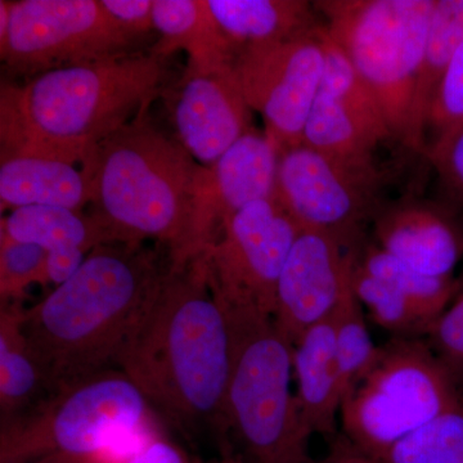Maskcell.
<instances>
[{"mask_svg": "<svg viewBox=\"0 0 463 463\" xmlns=\"http://www.w3.org/2000/svg\"><path fill=\"white\" fill-rule=\"evenodd\" d=\"M115 364L176 430L227 434L230 328L199 258L167 264Z\"/></svg>", "mask_w": 463, "mask_h": 463, "instance_id": "1", "label": "cell"}, {"mask_svg": "<svg viewBox=\"0 0 463 463\" xmlns=\"http://www.w3.org/2000/svg\"><path fill=\"white\" fill-rule=\"evenodd\" d=\"M165 269L142 243H103L41 303L17 307L18 328L47 397L115 364Z\"/></svg>", "mask_w": 463, "mask_h": 463, "instance_id": "2", "label": "cell"}, {"mask_svg": "<svg viewBox=\"0 0 463 463\" xmlns=\"http://www.w3.org/2000/svg\"><path fill=\"white\" fill-rule=\"evenodd\" d=\"M165 58L132 53L60 67L0 90L2 158H60L83 165L100 143L157 99Z\"/></svg>", "mask_w": 463, "mask_h": 463, "instance_id": "3", "label": "cell"}, {"mask_svg": "<svg viewBox=\"0 0 463 463\" xmlns=\"http://www.w3.org/2000/svg\"><path fill=\"white\" fill-rule=\"evenodd\" d=\"M199 165L178 139L152 123L146 109L81 165L90 182L88 215L106 243L160 241L173 263L184 246Z\"/></svg>", "mask_w": 463, "mask_h": 463, "instance_id": "4", "label": "cell"}, {"mask_svg": "<svg viewBox=\"0 0 463 463\" xmlns=\"http://www.w3.org/2000/svg\"><path fill=\"white\" fill-rule=\"evenodd\" d=\"M221 307L231 336L228 431L251 463H316L291 392L294 346L277 330L272 316L254 307Z\"/></svg>", "mask_w": 463, "mask_h": 463, "instance_id": "5", "label": "cell"}, {"mask_svg": "<svg viewBox=\"0 0 463 463\" xmlns=\"http://www.w3.org/2000/svg\"><path fill=\"white\" fill-rule=\"evenodd\" d=\"M435 0L315 2L331 38L379 100L394 141L419 152L414 99Z\"/></svg>", "mask_w": 463, "mask_h": 463, "instance_id": "6", "label": "cell"}, {"mask_svg": "<svg viewBox=\"0 0 463 463\" xmlns=\"http://www.w3.org/2000/svg\"><path fill=\"white\" fill-rule=\"evenodd\" d=\"M463 386L426 339L392 337L341 405V434L373 458L455 407Z\"/></svg>", "mask_w": 463, "mask_h": 463, "instance_id": "7", "label": "cell"}, {"mask_svg": "<svg viewBox=\"0 0 463 463\" xmlns=\"http://www.w3.org/2000/svg\"><path fill=\"white\" fill-rule=\"evenodd\" d=\"M147 405L121 371H103L2 421L0 463L53 455L99 458L124 435L141 430Z\"/></svg>", "mask_w": 463, "mask_h": 463, "instance_id": "8", "label": "cell"}, {"mask_svg": "<svg viewBox=\"0 0 463 463\" xmlns=\"http://www.w3.org/2000/svg\"><path fill=\"white\" fill-rule=\"evenodd\" d=\"M137 38L115 23L100 0L11 2L3 63L14 74L33 76L132 53Z\"/></svg>", "mask_w": 463, "mask_h": 463, "instance_id": "9", "label": "cell"}, {"mask_svg": "<svg viewBox=\"0 0 463 463\" xmlns=\"http://www.w3.org/2000/svg\"><path fill=\"white\" fill-rule=\"evenodd\" d=\"M300 231L274 196L228 219L199 257L215 300L273 317L279 277Z\"/></svg>", "mask_w": 463, "mask_h": 463, "instance_id": "10", "label": "cell"}, {"mask_svg": "<svg viewBox=\"0 0 463 463\" xmlns=\"http://www.w3.org/2000/svg\"><path fill=\"white\" fill-rule=\"evenodd\" d=\"M381 182L383 174L353 169L301 143L279 151L273 196L301 231L330 234L354 249L381 206Z\"/></svg>", "mask_w": 463, "mask_h": 463, "instance_id": "11", "label": "cell"}, {"mask_svg": "<svg viewBox=\"0 0 463 463\" xmlns=\"http://www.w3.org/2000/svg\"><path fill=\"white\" fill-rule=\"evenodd\" d=\"M325 33L323 21L286 41L242 51L234 61L243 97L279 151L303 143L325 71Z\"/></svg>", "mask_w": 463, "mask_h": 463, "instance_id": "12", "label": "cell"}, {"mask_svg": "<svg viewBox=\"0 0 463 463\" xmlns=\"http://www.w3.org/2000/svg\"><path fill=\"white\" fill-rule=\"evenodd\" d=\"M279 156L272 138L254 129L212 165H199L192 184L184 246L170 267H183L199 258L218 239L228 219L273 196Z\"/></svg>", "mask_w": 463, "mask_h": 463, "instance_id": "13", "label": "cell"}, {"mask_svg": "<svg viewBox=\"0 0 463 463\" xmlns=\"http://www.w3.org/2000/svg\"><path fill=\"white\" fill-rule=\"evenodd\" d=\"M354 249L317 231H300L277 288L273 322L297 345L313 326L330 318L352 288Z\"/></svg>", "mask_w": 463, "mask_h": 463, "instance_id": "14", "label": "cell"}, {"mask_svg": "<svg viewBox=\"0 0 463 463\" xmlns=\"http://www.w3.org/2000/svg\"><path fill=\"white\" fill-rule=\"evenodd\" d=\"M172 109L178 142L203 166L214 164L255 129L233 66L200 70L187 65Z\"/></svg>", "mask_w": 463, "mask_h": 463, "instance_id": "15", "label": "cell"}, {"mask_svg": "<svg viewBox=\"0 0 463 463\" xmlns=\"http://www.w3.org/2000/svg\"><path fill=\"white\" fill-rule=\"evenodd\" d=\"M373 242L392 257L432 277H453L463 259V213L449 203L404 197L381 203Z\"/></svg>", "mask_w": 463, "mask_h": 463, "instance_id": "16", "label": "cell"}, {"mask_svg": "<svg viewBox=\"0 0 463 463\" xmlns=\"http://www.w3.org/2000/svg\"><path fill=\"white\" fill-rule=\"evenodd\" d=\"M294 376L297 377L298 413L310 437L334 439L340 421L343 390L336 339L335 313L309 328L294 346Z\"/></svg>", "mask_w": 463, "mask_h": 463, "instance_id": "17", "label": "cell"}, {"mask_svg": "<svg viewBox=\"0 0 463 463\" xmlns=\"http://www.w3.org/2000/svg\"><path fill=\"white\" fill-rule=\"evenodd\" d=\"M39 156L3 157L0 203L5 209L52 206L83 213L90 205V182L83 166Z\"/></svg>", "mask_w": 463, "mask_h": 463, "instance_id": "18", "label": "cell"}, {"mask_svg": "<svg viewBox=\"0 0 463 463\" xmlns=\"http://www.w3.org/2000/svg\"><path fill=\"white\" fill-rule=\"evenodd\" d=\"M236 54L273 44L321 25L315 2L307 0H207Z\"/></svg>", "mask_w": 463, "mask_h": 463, "instance_id": "19", "label": "cell"}, {"mask_svg": "<svg viewBox=\"0 0 463 463\" xmlns=\"http://www.w3.org/2000/svg\"><path fill=\"white\" fill-rule=\"evenodd\" d=\"M154 23L161 38L151 53L166 58L184 51L187 65L200 70L233 66L236 51L216 23L207 0H155Z\"/></svg>", "mask_w": 463, "mask_h": 463, "instance_id": "20", "label": "cell"}, {"mask_svg": "<svg viewBox=\"0 0 463 463\" xmlns=\"http://www.w3.org/2000/svg\"><path fill=\"white\" fill-rule=\"evenodd\" d=\"M2 233L21 243L39 246L47 254L84 251L106 243L102 232L84 213L52 206L12 210L2 218Z\"/></svg>", "mask_w": 463, "mask_h": 463, "instance_id": "21", "label": "cell"}, {"mask_svg": "<svg viewBox=\"0 0 463 463\" xmlns=\"http://www.w3.org/2000/svg\"><path fill=\"white\" fill-rule=\"evenodd\" d=\"M303 143L353 169L381 174L374 161L379 139L354 115L322 91L307 116Z\"/></svg>", "mask_w": 463, "mask_h": 463, "instance_id": "22", "label": "cell"}, {"mask_svg": "<svg viewBox=\"0 0 463 463\" xmlns=\"http://www.w3.org/2000/svg\"><path fill=\"white\" fill-rule=\"evenodd\" d=\"M462 43L463 0H435L414 99V128L421 154L425 152L423 130L435 91Z\"/></svg>", "mask_w": 463, "mask_h": 463, "instance_id": "23", "label": "cell"}, {"mask_svg": "<svg viewBox=\"0 0 463 463\" xmlns=\"http://www.w3.org/2000/svg\"><path fill=\"white\" fill-rule=\"evenodd\" d=\"M16 304H2L0 317V408L2 421L30 410L39 392L45 390L44 377L27 349L17 325ZM36 402V401H35ZM38 404V402H36Z\"/></svg>", "mask_w": 463, "mask_h": 463, "instance_id": "24", "label": "cell"}, {"mask_svg": "<svg viewBox=\"0 0 463 463\" xmlns=\"http://www.w3.org/2000/svg\"><path fill=\"white\" fill-rule=\"evenodd\" d=\"M354 261L364 272L388 283L438 317L446 312L458 295L457 277L423 274L379 248L373 241H364L361 245L355 246Z\"/></svg>", "mask_w": 463, "mask_h": 463, "instance_id": "25", "label": "cell"}, {"mask_svg": "<svg viewBox=\"0 0 463 463\" xmlns=\"http://www.w3.org/2000/svg\"><path fill=\"white\" fill-rule=\"evenodd\" d=\"M325 71L321 90L354 115L381 143L392 138L388 121L373 91L365 83L346 52L331 38L326 27Z\"/></svg>", "mask_w": 463, "mask_h": 463, "instance_id": "26", "label": "cell"}, {"mask_svg": "<svg viewBox=\"0 0 463 463\" xmlns=\"http://www.w3.org/2000/svg\"><path fill=\"white\" fill-rule=\"evenodd\" d=\"M352 288L371 318L392 337L426 339L440 317L414 303L388 283L374 279L353 259Z\"/></svg>", "mask_w": 463, "mask_h": 463, "instance_id": "27", "label": "cell"}, {"mask_svg": "<svg viewBox=\"0 0 463 463\" xmlns=\"http://www.w3.org/2000/svg\"><path fill=\"white\" fill-rule=\"evenodd\" d=\"M335 339L344 401L364 380L381 354L365 323L364 307L353 288L335 312Z\"/></svg>", "mask_w": 463, "mask_h": 463, "instance_id": "28", "label": "cell"}, {"mask_svg": "<svg viewBox=\"0 0 463 463\" xmlns=\"http://www.w3.org/2000/svg\"><path fill=\"white\" fill-rule=\"evenodd\" d=\"M383 463H463V392L458 403L395 444Z\"/></svg>", "mask_w": 463, "mask_h": 463, "instance_id": "29", "label": "cell"}, {"mask_svg": "<svg viewBox=\"0 0 463 463\" xmlns=\"http://www.w3.org/2000/svg\"><path fill=\"white\" fill-rule=\"evenodd\" d=\"M50 282L47 274V252L39 246L16 242L0 233V298L2 304L24 298L33 283Z\"/></svg>", "mask_w": 463, "mask_h": 463, "instance_id": "30", "label": "cell"}, {"mask_svg": "<svg viewBox=\"0 0 463 463\" xmlns=\"http://www.w3.org/2000/svg\"><path fill=\"white\" fill-rule=\"evenodd\" d=\"M463 125V43L441 79L432 99L425 130L423 147L429 151L441 138Z\"/></svg>", "mask_w": 463, "mask_h": 463, "instance_id": "31", "label": "cell"}, {"mask_svg": "<svg viewBox=\"0 0 463 463\" xmlns=\"http://www.w3.org/2000/svg\"><path fill=\"white\" fill-rule=\"evenodd\" d=\"M426 340L448 373L463 386V295L448 307Z\"/></svg>", "mask_w": 463, "mask_h": 463, "instance_id": "32", "label": "cell"}, {"mask_svg": "<svg viewBox=\"0 0 463 463\" xmlns=\"http://www.w3.org/2000/svg\"><path fill=\"white\" fill-rule=\"evenodd\" d=\"M425 156L438 174L447 203L463 213V125L435 143Z\"/></svg>", "mask_w": 463, "mask_h": 463, "instance_id": "33", "label": "cell"}, {"mask_svg": "<svg viewBox=\"0 0 463 463\" xmlns=\"http://www.w3.org/2000/svg\"><path fill=\"white\" fill-rule=\"evenodd\" d=\"M155 0H100L109 16L134 38L154 32Z\"/></svg>", "mask_w": 463, "mask_h": 463, "instance_id": "34", "label": "cell"}, {"mask_svg": "<svg viewBox=\"0 0 463 463\" xmlns=\"http://www.w3.org/2000/svg\"><path fill=\"white\" fill-rule=\"evenodd\" d=\"M88 254L84 251H67L60 254H47V274L50 282L60 286L69 281L79 268L83 265Z\"/></svg>", "mask_w": 463, "mask_h": 463, "instance_id": "35", "label": "cell"}, {"mask_svg": "<svg viewBox=\"0 0 463 463\" xmlns=\"http://www.w3.org/2000/svg\"><path fill=\"white\" fill-rule=\"evenodd\" d=\"M316 463H383L353 446L343 434L331 439L330 450L322 461Z\"/></svg>", "mask_w": 463, "mask_h": 463, "instance_id": "36", "label": "cell"}, {"mask_svg": "<svg viewBox=\"0 0 463 463\" xmlns=\"http://www.w3.org/2000/svg\"><path fill=\"white\" fill-rule=\"evenodd\" d=\"M123 463H185V461L175 448L164 441H154L143 448L138 455Z\"/></svg>", "mask_w": 463, "mask_h": 463, "instance_id": "37", "label": "cell"}, {"mask_svg": "<svg viewBox=\"0 0 463 463\" xmlns=\"http://www.w3.org/2000/svg\"><path fill=\"white\" fill-rule=\"evenodd\" d=\"M11 24V2L0 0V44L7 41Z\"/></svg>", "mask_w": 463, "mask_h": 463, "instance_id": "38", "label": "cell"}, {"mask_svg": "<svg viewBox=\"0 0 463 463\" xmlns=\"http://www.w3.org/2000/svg\"><path fill=\"white\" fill-rule=\"evenodd\" d=\"M33 463H96L91 458H84V457H76L69 455H53L44 457Z\"/></svg>", "mask_w": 463, "mask_h": 463, "instance_id": "39", "label": "cell"}, {"mask_svg": "<svg viewBox=\"0 0 463 463\" xmlns=\"http://www.w3.org/2000/svg\"><path fill=\"white\" fill-rule=\"evenodd\" d=\"M457 281H458V295H457V297H459V295H463V268L461 270V274H459V276L457 277Z\"/></svg>", "mask_w": 463, "mask_h": 463, "instance_id": "40", "label": "cell"}, {"mask_svg": "<svg viewBox=\"0 0 463 463\" xmlns=\"http://www.w3.org/2000/svg\"><path fill=\"white\" fill-rule=\"evenodd\" d=\"M223 463H245V462H241V461H233V459H230V461H225Z\"/></svg>", "mask_w": 463, "mask_h": 463, "instance_id": "41", "label": "cell"}]
</instances>
